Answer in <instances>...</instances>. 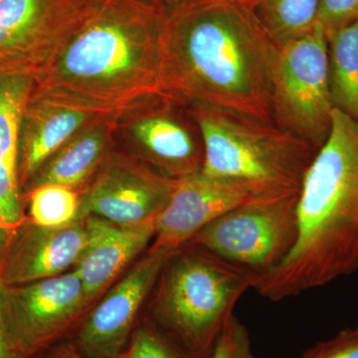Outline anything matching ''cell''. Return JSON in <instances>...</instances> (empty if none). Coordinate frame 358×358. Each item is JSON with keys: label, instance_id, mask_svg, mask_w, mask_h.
<instances>
[{"label": "cell", "instance_id": "obj_1", "mask_svg": "<svg viewBox=\"0 0 358 358\" xmlns=\"http://www.w3.org/2000/svg\"><path fill=\"white\" fill-rule=\"evenodd\" d=\"M278 50L248 0H176L166 4L164 95L275 124Z\"/></svg>", "mask_w": 358, "mask_h": 358}, {"label": "cell", "instance_id": "obj_2", "mask_svg": "<svg viewBox=\"0 0 358 358\" xmlns=\"http://www.w3.org/2000/svg\"><path fill=\"white\" fill-rule=\"evenodd\" d=\"M166 6L101 0L86 24L34 77L33 91L122 115L164 92Z\"/></svg>", "mask_w": 358, "mask_h": 358}, {"label": "cell", "instance_id": "obj_3", "mask_svg": "<svg viewBox=\"0 0 358 358\" xmlns=\"http://www.w3.org/2000/svg\"><path fill=\"white\" fill-rule=\"evenodd\" d=\"M293 248L257 282L272 301L294 298L358 271V122L334 108L296 201Z\"/></svg>", "mask_w": 358, "mask_h": 358}, {"label": "cell", "instance_id": "obj_4", "mask_svg": "<svg viewBox=\"0 0 358 358\" xmlns=\"http://www.w3.org/2000/svg\"><path fill=\"white\" fill-rule=\"evenodd\" d=\"M185 106L201 134L202 173L270 199L300 193L319 152L313 145L277 124L241 113L201 103Z\"/></svg>", "mask_w": 358, "mask_h": 358}, {"label": "cell", "instance_id": "obj_5", "mask_svg": "<svg viewBox=\"0 0 358 358\" xmlns=\"http://www.w3.org/2000/svg\"><path fill=\"white\" fill-rule=\"evenodd\" d=\"M169 255L159 280L155 315L193 358H209L235 306L260 275L188 244Z\"/></svg>", "mask_w": 358, "mask_h": 358}, {"label": "cell", "instance_id": "obj_6", "mask_svg": "<svg viewBox=\"0 0 358 358\" xmlns=\"http://www.w3.org/2000/svg\"><path fill=\"white\" fill-rule=\"evenodd\" d=\"M275 124L319 150L331 133L333 112L329 79V48L317 24L280 45L272 79Z\"/></svg>", "mask_w": 358, "mask_h": 358}, {"label": "cell", "instance_id": "obj_7", "mask_svg": "<svg viewBox=\"0 0 358 358\" xmlns=\"http://www.w3.org/2000/svg\"><path fill=\"white\" fill-rule=\"evenodd\" d=\"M298 196L242 205L205 226L188 244L261 277L293 248Z\"/></svg>", "mask_w": 358, "mask_h": 358}, {"label": "cell", "instance_id": "obj_8", "mask_svg": "<svg viewBox=\"0 0 358 358\" xmlns=\"http://www.w3.org/2000/svg\"><path fill=\"white\" fill-rule=\"evenodd\" d=\"M101 0H0V73L37 76Z\"/></svg>", "mask_w": 358, "mask_h": 358}, {"label": "cell", "instance_id": "obj_9", "mask_svg": "<svg viewBox=\"0 0 358 358\" xmlns=\"http://www.w3.org/2000/svg\"><path fill=\"white\" fill-rule=\"evenodd\" d=\"M117 134L136 159L176 180L203 164L199 127L185 106L169 96H155L120 115Z\"/></svg>", "mask_w": 358, "mask_h": 358}, {"label": "cell", "instance_id": "obj_10", "mask_svg": "<svg viewBox=\"0 0 358 358\" xmlns=\"http://www.w3.org/2000/svg\"><path fill=\"white\" fill-rule=\"evenodd\" d=\"M75 271L27 284L6 286L7 324L20 358H34L62 336L87 306Z\"/></svg>", "mask_w": 358, "mask_h": 358}, {"label": "cell", "instance_id": "obj_11", "mask_svg": "<svg viewBox=\"0 0 358 358\" xmlns=\"http://www.w3.org/2000/svg\"><path fill=\"white\" fill-rule=\"evenodd\" d=\"M176 183L134 157L113 152L81 194L80 217L96 216L124 226L155 222Z\"/></svg>", "mask_w": 358, "mask_h": 358}, {"label": "cell", "instance_id": "obj_12", "mask_svg": "<svg viewBox=\"0 0 358 358\" xmlns=\"http://www.w3.org/2000/svg\"><path fill=\"white\" fill-rule=\"evenodd\" d=\"M171 253L173 250L152 247L110 289L80 327L74 345L78 352L86 358L122 357L141 306Z\"/></svg>", "mask_w": 358, "mask_h": 358}, {"label": "cell", "instance_id": "obj_13", "mask_svg": "<svg viewBox=\"0 0 358 358\" xmlns=\"http://www.w3.org/2000/svg\"><path fill=\"white\" fill-rule=\"evenodd\" d=\"M266 200L274 199L239 183L211 178L201 171L186 176L176 180L171 199L157 219L152 247L173 251L223 214Z\"/></svg>", "mask_w": 358, "mask_h": 358}, {"label": "cell", "instance_id": "obj_14", "mask_svg": "<svg viewBox=\"0 0 358 358\" xmlns=\"http://www.w3.org/2000/svg\"><path fill=\"white\" fill-rule=\"evenodd\" d=\"M88 241L85 217L62 227H43L27 217L13 231L0 258L6 286L63 274L76 265Z\"/></svg>", "mask_w": 358, "mask_h": 358}, {"label": "cell", "instance_id": "obj_15", "mask_svg": "<svg viewBox=\"0 0 358 358\" xmlns=\"http://www.w3.org/2000/svg\"><path fill=\"white\" fill-rule=\"evenodd\" d=\"M106 117L120 115L106 114L32 90L21 115L18 141V176L22 193L60 148L82 129Z\"/></svg>", "mask_w": 358, "mask_h": 358}, {"label": "cell", "instance_id": "obj_16", "mask_svg": "<svg viewBox=\"0 0 358 358\" xmlns=\"http://www.w3.org/2000/svg\"><path fill=\"white\" fill-rule=\"evenodd\" d=\"M34 86L26 73H0V258L13 231L26 218L18 176L21 115Z\"/></svg>", "mask_w": 358, "mask_h": 358}, {"label": "cell", "instance_id": "obj_17", "mask_svg": "<svg viewBox=\"0 0 358 358\" xmlns=\"http://www.w3.org/2000/svg\"><path fill=\"white\" fill-rule=\"evenodd\" d=\"M85 220L88 241L74 271L89 303L147 248L155 238L157 221L124 226L96 216H86Z\"/></svg>", "mask_w": 358, "mask_h": 358}, {"label": "cell", "instance_id": "obj_18", "mask_svg": "<svg viewBox=\"0 0 358 358\" xmlns=\"http://www.w3.org/2000/svg\"><path fill=\"white\" fill-rule=\"evenodd\" d=\"M119 117H106L90 124L58 150L23 189L56 185L77 189L103 166L113 152Z\"/></svg>", "mask_w": 358, "mask_h": 358}, {"label": "cell", "instance_id": "obj_19", "mask_svg": "<svg viewBox=\"0 0 358 358\" xmlns=\"http://www.w3.org/2000/svg\"><path fill=\"white\" fill-rule=\"evenodd\" d=\"M327 39L334 107L358 122V18Z\"/></svg>", "mask_w": 358, "mask_h": 358}, {"label": "cell", "instance_id": "obj_20", "mask_svg": "<svg viewBox=\"0 0 358 358\" xmlns=\"http://www.w3.org/2000/svg\"><path fill=\"white\" fill-rule=\"evenodd\" d=\"M322 0H248L278 46L310 31L319 20Z\"/></svg>", "mask_w": 358, "mask_h": 358}, {"label": "cell", "instance_id": "obj_21", "mask_svg": "<svg viewBox=\"0 0 358 358\" xmlns=\"http://www.w3.org/2000/svg\"><path fill=\"white\" fill-rule=\"evenodd\" d=\"M26 217L43 227H62L80 217L81 195L73 188L56 185L37 186L24 193Z\"/></svg>", "mask_w": 358, "mask_h": 358}, {"label": "cell", "instance_id": "obj_22", "mask_svg": "<svg viewBox=\"0 0 358 358\" xmlns=\"http://www.w3.org/2000/svg\"><path fill=\"white\" fill-rule=\"evenodd\" d=\"M124 358H193L169 336L152 327L138 329Z\"/></svg>", "mask_w": 358, "mask_h": 358}, {"label": "cell", "instance_id": "obj_23", "mask_svg": "<svg viewBox=\"0 0 358 358\" xmlns=\"http://www.w3.org/2000/svg\"><path fill=\"white\" fill-rule=\"evenodd\" d=\"M209 358H257L248 329L234 315L224 324Z\"/></svg>", "mask_w": 358, "mask_h": 358}, {"label": "cell", "instance_id": "obj_24", "mask_svg": "<svg viewBox=\"0 0 358 358\" xmlns=\"http://www.w3.org/2000/svg\"><path fill=\"white\" fill-rule=\"evenodd\" d=\"M301 358H358V324L315 343Z\"/></svg>", "mask_w": 358, "mask_h": 358}, {"label": "cell", "instance_id": "obj_25", "mask_svg": "<svg viewBox=\"0 0 358 358\" xmlns=\"http://www.w3.org/2000/svg\"><path fill=\"white\" fill-rule=\"evenodd\" d=\"M358 18V0H322L317 22L327 38Z\"/></svg>", "mask_w": 358, "mask_h": 358}, {"label": "cell", "instance_id": "obj_26", "mask_svg": "<svg viewBox=\"0 0 358 358\" xmlns=\"http://www.w3.org/2000/svg\"><path fill=\"white\" fill-rule=\"evenodd\" d=\"M6 286L0 275V358H20L14 348L13 339L9 334L8 324H7L6 303H4Z\"/></svg>", "mask_w": 358, "mask_h": 358}, {"label": "cell", "instance_id": "obj_27", "mask_svg": "<svg viewBox=\"0 0 358 358\" xmlns=\"http://www.w3.org/2000/svg\"><path fill=\"white\" fill-rule=\"evenodd\" d=\"M46 358H86L83 357L75 345L73 348H64L62 350H59L57 352L51 353Z\"/></svg>", "mask_w": 358, "mask_h": 358}, {"label": "cell", "instance_id": "obj_28", "mask_svg": "<svg viewBox=\"0 0 358 358\" xmlns=\"http://www.w3.org/2000/svg\"><path fill=\"white\" fill-rule=\"evenodd\" d=\"M155 2H159V3L162 4H171L173 3V2L176 1V0H154Z\"/></svg>", "mask_w": 358, "mask_h": 358}, {"label": "cell", "instance_id": "obj_29", "mask_svg": "<svg viewBox=\"0 0 358 358\" xmlns=\"http://www.w3.org/2000/svg\"><path fill=\"white\" fill-rule=\"evenodd\" d=\"M122 358H124V355H122Z\"/></svg>", "mask_w": 358, "mask_h": 358}]
</instances>
